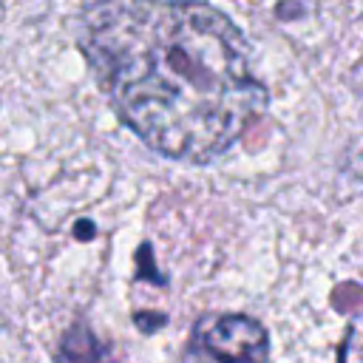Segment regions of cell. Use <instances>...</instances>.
Here are the masks:
<instances>
[{
  "mask_svg": "<svg viewBox=\"0 0 363 363\" xmlns=\"http://www.w3.org/2000/svg\"><path fill=\"white\" fill-rule=\"evenodd\" d=\"M57 363H119V357L85 323H74L62 335Z\"/></svg>",
  "mask_w": 363,
  "mask_h": 363,
  "instance_id": "3",
  "label": "cell"
},
{
  "mask_svg": "<svg viewBox=\"0 0 363 363\" xmlns=\"http://www.w3.org/2000/svg\"><path fill=\"white\" fill-rule=\"evenodd\" d=\"M337 363H363V315L349 323L346 337L340 343Z\"/></svg>",
  "mask_w": 363,
  "mask_h": 363,
  "instance_id": "4",
  "label": "cell"
},
{
  "mask_svg": "<svg viewBox=\"0 0 363 363\" xmlns=\"http://www.w3.org/2000/svg\"><path fill=\"white\" fill-rule=\"evenodd\" d=\"M196 340L218 363H267V329L247 315H210L199 323Z\"/></svg>",
  "mask_w": 363,
  "mask_h": 363,
  "instance_id": "2",
  "label": "cell"
},
{
  "mask_svg": "<svg viewBox=\"0 0 363 363\" xmlns=\"http://www.w3.org/2000/svg\"><path fill=\"white\" fill-rule=\"evenodd\" d=\"M77 40L119 119L167 159L221 156L267 108L241 31L204 0H85Z\"/></svg>",
  "mask_w": 363,
  "mask_h": 363,
  "instance_id": "1",
  "label": "cell"
}]
</instances>
